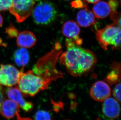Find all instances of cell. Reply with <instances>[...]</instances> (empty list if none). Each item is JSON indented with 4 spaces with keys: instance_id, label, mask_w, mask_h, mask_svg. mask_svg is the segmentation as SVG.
I'll return each mask as SVG.
<instances>
[{
    "instance_id": "20",
    "label": "cell",
    "mask_w": 121,
    "mask_h": 120,
    "mask_svg": "<svg viewBox=\"0 0 121 120\" xmlns=\"http://www.w3.org/2000/svg\"><path fill=\"white\" fill-rule=\"evenodd\" d=\"M6 32L11 38L16 37L18 34V30L13 25H10L6 28Z\"/></svg>"
},
{
    "instance_id": "7",
    "label": "cell",
    "mask_w": 121,
    "mask_h": 120,
    "mask_svg": "<svg viewBox=\"0 0 121 120\" xmlns=\"http://www.w3.org/2000/svg\"><path fill=\"white\" fill-rule=\"evenodd\" d=\"M90 94L93 100L102 102L111 96V88L106 82L103 81H98L92 86Z\"/></svg>"
},
{
    "instance_id": "19",
    "label": "cell",
    "mask_w": 121,
    "mask_h": 120,
    "mask_svg": "<svg viewBox=\"0 0 121 120\" xmlns=\"http://www.w3.org/2000/svg\"><path fill=\"white\" fill-rule=\"evenodd\" d=\"M121 83L120 82L116 85L113 90V96L117 101L121 102Z\"/></svg>"
},
{
    "instance_id": "13",
    "label": "cell",
    "mask_w": 121,
    "mask_h": 120,
    "mask_svg": "<svg viewBox=\"0 0 121 120\" xmlns=\"http://www.w3.org/2000/svg\"><path fill=\"white\" fill-rule=\"evenodd\" d=\"M19 111V106L12 100H7L2 103L1 113L7 119H10L16 116Z\"/></svg>"
},
{
    "instance_id": "11",
    "label": "cell",
    "mask_w": 121,
    "mask_h": 120,
    "mask_svg": "<svg viewBox=\"0 0 121 120\" xmlns=\"http://www.w3.org/2000/svg\"><path fill=\"white\" fill-rule=\"evenodd\" d=\"M37 41V38L35 35L29 31L21 32L17 36V46L21 48H32L35 44Z\"/></svg>"
},
{
    "instance_id": "22",
    "label": "cell",
    "mask_w": 121,
    "mask_h": 120,
    "mask_svg": "<svg viewBox=\"0 0 121 120\" xmlns=\"http://www.w3.org/2000/svg\"><path fill=\"white\" fill-rule=\"evenodd\" d=\"M16 116L17 117V120H32L31 119H30L29 118H24V117H22L20 116L19 114L18 113H17L16 114Z\"/></svg>"
},
{
    "instance_id": "26",
    "label": "cell",
    "mask_w": 121,
    "mask_h": 120,
    "mask_svg": "<svg viewBox=\"0 0 121 120\" xmlns=\"http://www.w3.org/2000/svg\"></svg>"
},
{
    "instance_id": "21",
    "label": "cell",
    "mask_w": 121,
    "mask_h": 120,
    "mask_svg": "<svg viewBox=\"0 0 121 120\" xmlns=\"http://www.w3.org/2000/svg\"><path fill=\"white\" fill-rule=\"evenodd\" d=\"M3 91L2 87L0 84V107L1 106L3 100Z\"/></svg>"
},
{
    "instance_id": "12",
    "label": "cell",
    "mask_w": 121,
    "mask_h": 120,
    "mask_svg": "<svg viewBox=\"0 0 121 120\" xmlns=\"http://www.w3.org/2000/svg\"><path fill=\"white\" fill-rule=\"evenodd\" d=\"M77 19L79 25L83 27H89L96 22L95 15L87 8L81 9L78 12Z\"/></svg>"
},
{
    "instance_id": "3",
    "label": "cell",
    "mask_w": 121,
    "mask_h": 120,
    "mask_svg": "<svg viewBox=\"0 0 121 120\" xmlns=\"http://www.w3.org/2000/svg\"><path fill=\"white\" fill-rule=\"evenodd\" d=\"M121 27L113 23L96 32V39L101 47L107 50L109 47L119 49L121 47Z\"/></svg>"
},
{
    "instance_id": "23",
    "label": "cell",
    "mask_w": 121,
    "mask_h": 120,
    "mask_svg": "<svg viewBox=\"0 0 121 120\" xmlns=\"http://www.w3.org/2000/svg\"><path fill=\"white\" fill-rule=\"evenodd\" d=\"M86 0L89 3L95 4L100 1V0Z\"/></svg>"
},
{
    "instance_id": "5",
    "label": "cell",
    "mask_w": 121,
    "mask_h": 120,
    "mask_svg": "<svg viewBox=\"0 0 121 120\" xmlns=\"http://www.w3.org/2000/svg\"><path fill=\"white\" fill-rule=\"evenodd\" d=\"M35 0H13L9 12L18 22L25 20L32 14Z\"/></svg>"
},
{
    "instance_id": "16",
    "label": "cell",
    "mask_w": 121,
    "mask_h": 120,
    "mask_svg": "<svg viewBox=\"0 0 121 120\" xmlns=\"http://www.w3.org/2000/svg\"><path fill=\"white\" fill-rule=\"evenodd\" d=\"M113 70L107 76L106 80L110 84H114L120 79V64L116 63L113 66Z\"/></svg>"
},
{
    "instance_id": "2",
    "label": "cell",
    "mask_w": 121,
    "mask_h": 120,
    "mask_svg": "<svg viewBox=\"0 0 121 120\" xmlns=\"http://www.w3.org/2000/svg\"><path fill=\"white\" fill-rule=\"evenodd\" d=\"M52 82L36 75L32 70L21 72L18 80V88L22 93L33 97L40 91L47 89Z\"/></svg>"
},
{
    "instance_id": "6",
    "label": "cell",
    "mask_w": 121,
    "mask_h": 120,
    "mask_svg": "<svg viewBox=\"0 0 121 120\" xmlns=\"http://www.w3.org/2000/svg\"><path fill=\"white\" fill-rule=\"evenodd\" d=\"M21 72L13 65H1L0 66V84L11 87L18 84Z\"/></svg>"
},
{
    "instance_id": "4",
    "label": "cell",
    "mask_w": 121,
    "mask_h": 120,
    "mask_svg": "<svg viewBox=\"0 0 121 120\" xmlns=\"http://www.w3.org/2000/svg\"><path fill=\"white\" fill-rule=\"evenodd\" d=\"M32 14L36 24L48 25L53 22L57 16V9L55 5L46 0H35Z\"/></svg>"
},
{
    "instance_id": "15",
    "label": "cell",
    "mask_w": 121,
    "mask_h": 120,
    "mask_svg": "<svg viewBox=\"0 0 121 120\" xmlns=\"http://www.w3.org/2000/svg\"><path fill=\"white\" fill-rule=\"evenodd\" d=\"M14 59L15 63L18 66L24 68L30 60L28 52L25 48L18 49L15 52Z\"/></svg>"
},
{
    "instance_id": "25",
    "label": "cell",
    "mask_w": 121,
    "mask_h": 120,
    "mask_svg": "<svg viewBox=\"0 0 121 120\" xmlns=\"http://www.w3.org/2000/svg\"><path fill=\"white\" fill-rule=\"evenodd\" d=\"M116 0V1H117V0Z\"/></svg>"
},
{
    "instance_id": "9",
    "label": "cell",
    "mask_w": 121,
    "mask_h": 120,
    "mask_svg": "<svg viewBox=\"0 0 121 120\" xmlns=\"http://www.w3.org/2000/svg\"><path fill=\"white\" fill-rule=\"evenodd\" d=\"M6 94L10 99L18 104L20 107L26 112H28L33 108V105L31 102L26 101L19 89L17 87L7 88Z\"/></svg>"
},
{
    "instance_id": "14",
    "label": "cell",
    "mask_w": 121,
    "mask_h": 120,
    "mask_svg": "<svg viewBox=\"0 0 121 120\" xmlns=\"http://www.w3.org/2000/svg\"><path fill=\"white\" fill-rule=\"evenodd\" d=\"M95 4L93 7V12L96 18L104 19L110 15L111 9L108 3L99 1Z\"/></svg>"
},
{
    "instance_id": "18",
    "label": "cell",
    "mask_w": 121,
    "mask_h": 120,
    "mask_svg": "<svg viewBox=\"0 0 121 120\" xmlns=\"http://www.w3.org/2000/svg\"><path fill=\"white\" fill-rule=\"evenodd\" d=\"M13 3V0H0V11L9 9Z\"/></svg>"
},
{
    "instance_id": "10",
    "label": "cell",
    "mask_w": 121,
    "mask_h": 120,
    "mask_svg": "<svg viewBox=\"0 0 121 120\" xmlns=\"http://www.w3.org/2000/svg\"><path fill=\"white\" fill-rule=\"evenodd\" d=\"M102 110L104 116L109 119H116L120 114V105L113 98L109 97L104 101Z\"/></svg>"
},
{
    "instance_id": "8",
    "label": "cell",
    "mask_w": 121,
    "mask_h": 120,
    "mask_svg": "<svg viewBox=\"0 0 121 120\" xmlns=\"http://www.w3.org/2000/svg\"><path fill=\"white\" fill-rule=\"evenodd\" d=\"M62 32L63 35L75 41L78 45L82 44V40L79 37L80 28L78 23L74 21L69 20L65 22L62 27Z\"/></svg>"
},
{
    "instance_id": "1",
    "label": "cell",
    "mask_w": 121,
    "mask_h": 120,
    "mask_svg": "<svg viewBox=\"0 0 121 120\" xmlns=\"http://www.w3.org/2000/svg\"><path fill=\"white\" fill-rule=\"evenodd\" d=\"M65 43L66 51L61 53L58 60L69 73L74 77H78L94 69L97 59L92 51L82 48L71 39H67Z\"/></svg>"
},
{
    "instance_id": "17",
    "label": "cell",
    "mask_w": 121,
    "mask_h": 120,
    "mask_svg": "<svg viewBox=\"0 0 121 120\" xmlns=\"http://www.w3.org/2000/svg\"><path fill=\"white\" fill-rule=\"evenodd\" d=\"M35 120H51L49 113L44 110L37 111L35 116Z\"/></svg>"
},
{
    "instance_id": "24",
    "label": "cell",
    "mask_w": 121,
    "mask_h": 120,
    "mask_svg": "<svg viewBox=\"0 0 121 120\" xmlns=\"http://www.w3.org/2000/svg\"><path fill=\"white\" fill-rule=\"evenodd\" d=\"M3 23V18H2V15L0 14V27H1V26L2 25Z\"/></svg>"
}]
</instances>
